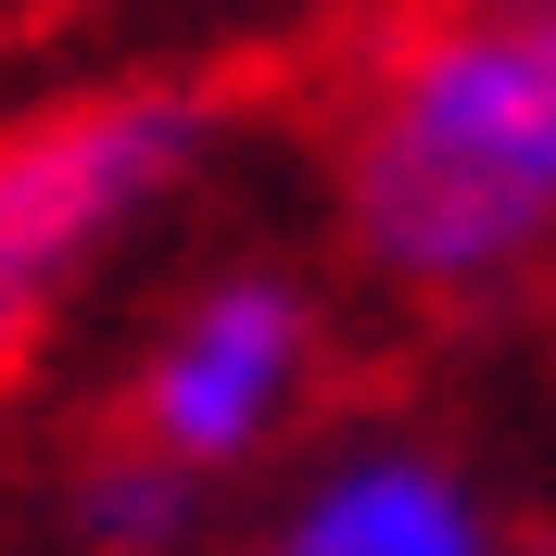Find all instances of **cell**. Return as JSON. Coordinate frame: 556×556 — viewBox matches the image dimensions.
<instances>
[{"instance_id": "5b68a950", "label": "cell", "mask_w": 556, "mask_h": 556, "mask_svg": "<svg viewBox=\"0 0 556 556\" xmlns=\"http://www.w3.org/2000/svg\"><path fill=\"white\" fill-rule=\"evenodd\" d=\"M203 531H215V481L165 468L127 430L64 468V544L76 556H203Z\"/></svg>"}, {"instance_id": "277c9868", "label": "cell", "mask_w": 556, "mask_h": 556, "mask_svg": "<svg viewBox=\"0 0 556 556\" xmlns=\"http://www.w3.org/2000/svg\"><path fill=\"white\" fill-rule=\"evenodd\" d=\"M506 506L443 430H342L304 455L253 556H506Z\"/></svg>"}, {"instance_id": "7a4b0ae2", "label": "cell", "mask_w": 556, "mask_h": 556, "mask_svg": "<svg viewBox=\"0 0 556 556\" xmlns=\"http://www.w3.org/2000/svg\"><path fill=\"white\" fill-rule=\"evenodd\" d=\"M228 139V89L152 76V89H89L0 139V354L64 304L76 266H102L139 215H165Z\"/></svg>"}, {"instance_id": "6da1fadb", "label": "cell", "mask_w": 556, "mask_h": 556, "mask_svg": "<svg viewBox=\"0 0 556 556\" xmlns=\"http://www.w3.org/2000/svg\"><path fill=\"white\" fill-rule=\"evenodd\" d=\"M342 241L405 304H506L556 266V0H443L367 64Z\"/></svg>"}, {"instance_id": "8992f818", "label": "cell", "mask_w": 556, "mask_h": 556, "mask_svg": "<svg viewBox=\"0 0 556 556\" xmlns=\"http://www.w3.org/2000/svg\"><path fill=\"white\" fill-rule=\"evenodd\" d=\"M506 556H556V519H531V531H519V544H506Z\"/></svg>"}, {"instance_id": "3957f363", "label": "cell", "mask_w": 556, "mask_h": 556, "mask_svg": "<svg viewBox=\"0 0 556 556\" xmlns=\"http://www.w3.org/2000/svg\"><path fill=\"white\" fill-rule=\"evenodd\" d=\"M304 392H316V291L291 266H215L139 354L127 443H152L190 481H241L253 455H278Z\"/></svg>"}]
</instances>
